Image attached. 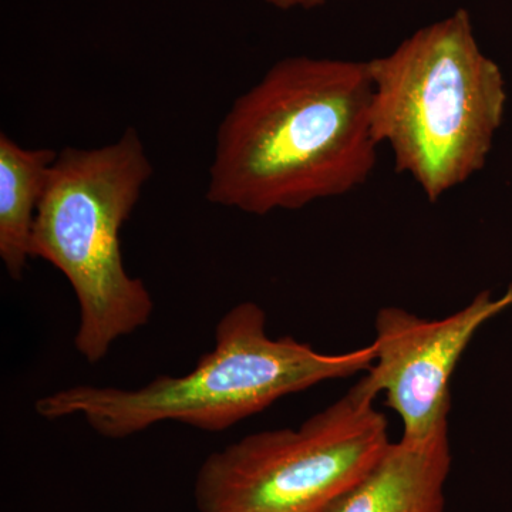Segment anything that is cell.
<instances>
[{"label": "cell", "mask_w": 512, "mask_h": 512, "mask_svg": "<svg viewBox=\"0 0 512 512\" xmlns=\"http://www.w3.org/2000/svg\"><path fill=\"white\" fill-rule=\"evenodd\" d=\"M57 156L52 148H26L0 134V258L16 281L32 258L33 225Z\"/></svg>", "instance_id": "cell-8"}, {"label": "cell", "mask_w": 512, "mask_h": 512, "mask_svg": "<svg viewBox=\"0 0 512 512\" xmlns=\"http://www.w3.org/2000/svg\"><path fill=\"white\" fill-rule=\"evenodd\" d=\"M367 69L376 141L427 200L439 201L483 170L507 92L466 9L416 30Z\"/></svg>", "instance_id": "cell-3"}, {"label": "cell", "mask_w": 512, "mask_h": 512, "mask_svg": "<svg viewBox=\"0 0 512 512\" xmlns=\"http://www.w3.org/2000/svg\"><path fill=\"white\" fill-rule=\"evenodd\" d=\"M153 165L140 134L114 143L59 151L33 225L30 252L59 269L80 308L77 352L97 365L117 340L147 325L151 293L128 274L121 229L133 214Z\"/></svg>", "instance_id": "cell-4"}, {"label": "cell", "mask_w": 512, "mask_h": 512, "mask_svg": "<svg viewBox=\"0 0 512 512\" xmlns=\"http://www.w3.org/2000/svg\"><path fill=\"white\" fill-rule=\"evenodd\" d=\"M372 343L346 353H322L308 343L266 333V315L254 302L229 309L215 329V348L183 376H158L138 389L80 386L37 400L46 420L82 417L99 436L120 440L163 421L210 433L264 412L282 397L328 380L367 372Z\"/></svg>", "instance_id": "cell-2"}, {"label": "cell", "mask_w": 512, "mask_h": 512, "mask_svg": "<svg viewBox=\"0 0 512 512\" xmlns=\"http://www.w3.org/2000/svg\"><path fill=\"white\" fill-rule=\"evenodd\" d=\"M451 461L448 423L421 439L402 436L325 512H443Z\"/></svg>", "instance_id": "cell-7"}, {"label": "cell", "mask_w": 512, "mask_h": 512, "mask_svg": "<svg viewBox=\"0 0 512 512\" xmlns=\"http://www.w3.org/2000/svg\"><path fill=\"white\" fill-rule=\"evenodd\" d=\"M377 394L359 380L298 429L259 431L210 454L195 478L200 512H325L389 446Z\"/></svg>", "instance_id": "cell-5"}, {"label": "cell", "mask_w": 512, "mask_h": 512, "mask_svg": "<svg viewBox=\"0 0 512 512\" xmlns=\"http://www.w3.org/2000/svg\"><path fill=\"white\" fill-rule=\"evenodd\" d=\"M377 148L367 62L286 57L229 107L205 195L252 215L299 210L365 184Z\"/></svg>", "instance_id": "cell-1"}, {"label": "cell", "mask_w": 512, "mask_h": 512, "mask_svg": "<svg viewBox=\"0 0 512 512\" xmlns=\"http://www.w3.org/2000/svg\"><path fill=\"white\" fill-rule=\"evenodd\" d=\"M265 2L271 3L279 9H311L322 5L326 0H265Z\"/></svg>", "instance_id": "cell-9"}, {"label": "cell", "mask_w": 512, "mask_h": 512, "mask_svg": "<svg viewBox=\"0 0 512 512\" xmlns=\"http://www.w3.org/2000/svg\"><path fill=\"white\" fill-rule=\"evenodd\" d=\"M512 305V285L500 299L478 293L443 319L390 306L376 316L375 362L365 380L399 414L403 437L421 439L448 423L450 380L468 343L488 319Z\"/></svg>", "instance_id": "cell-6"}]
</instances>
